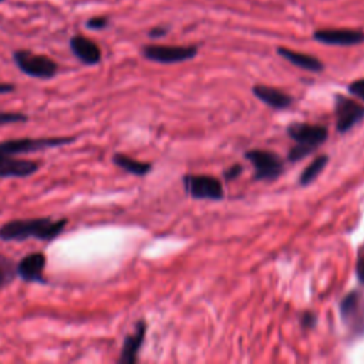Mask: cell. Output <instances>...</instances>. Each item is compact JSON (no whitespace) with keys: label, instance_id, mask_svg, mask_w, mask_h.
I'll list each match as a JSON object with an SVG mask.
<instances>
[{"label":"cell","instance_id":"cell-11","mask_svg":"<svg viewBox=\"0 0 364 364\" xmlns=\"http://www.w3.org/2000/svg\"><path fill=\"white\" fill-rule=\"evenodd\" d=\"M313 38L328 46H357L364 43V31L360 28H318Z\"/></svg>","mask_w":364,"mask_h":364},{"label":"cell","instance_id":"cell-19","mask_svg":"<svg viewBox=\"0 0 364 364\" xmlns=\"http://www.w3.org/2000/svg\"><path fill=\"white\" fill-rule=\"evenodd\" d=\"M17 277V269L13 259L0 253V289L9 286Z\"/></svg>","mask_w":364,"mask_h":364},{"label":"cell","instance_id":"cell-15","mask_svg":"<svg viewBox=\"0 0 364 364\" xmlns=\"http://www.w3.org/2000/svg\"><path fill=\"white\" fill-rule=\"evenodd\" d=\"M255 97H257L260 101H263L266 105L274 108V109H284L291 105L293 97L283 92L279 88L269 87V85H255L252 88Z\"/></svg>","mask_w":364,"mask_h":364},{"label":"cell","instance_id":"cell-25","mask_svg":"<svg viewBox=\"0 0 364 364\" xmlns=\"http://www.w3.org/2000/svg\"><path fill=\"white\" fill-rule=\"evenodd\" d=\"M355 274H357V279L361 284H364V250L361 252V255L358 256L357 259V263H355Z\"/></svg>","mask_w":364,"mask_h":364},{"label":"cell","instance_id":"cell-23","mask_svg":"<svg viewBox=\"0 0 364 364\" xmlns=\"http://www.w3.org/2000/svg\"><path fill=\"white\" fill-rule=\"evenodd\" d=\"M300 323L303 328H313L317 323V316L313 311H304L300 317Z\"/></svg>","mask_w":364,"mask_h":364},{"label":"cell","instance_id":"cell-3","mask_svg":"<svg viewBox=\"0 0 364 364\" xmlns=\"http://www.w3.org/2000/svg\"><path fill=\"white\" fill-rule=\"evenodd\" d=\"M77 141V136H47V138H11L0 142V152L7 155H24L58 148Z\"/></svg>","mask_w":364,"mask_h":364},{"label":"cell","instance_id":"cell-27","mask_svg":"<svg viewBox=\"0 0 364 364\" xmlns=\"http://www.w3.org/2000/svg\"><path fill=\"white\" fill-rule=\"evenodd\" d=\"M16 91V87L9 82H0V94H11Z\"/></svg>","mask_w":364,"mask_h":364},{"label":"cell","instance_id":"cell-17","mask_svg":"<svg viewBox=\"0 0 364 364\" xmlns=\"http://www.w3.org/2000/svg\"><path fill=\"white\" fill-rule=\"evenodd\" d=\"M112 162L122 171H125L131 175H136V176H144V175L149 173L152 169V165L149 162H142V161L134 159L129 155L121 154V152H117L112 155Z\"/></svg>","mask_w":364,"mask_h":364},{"label":"cell","instance_id":"cell-18","mask_svg":"<svg viewBox=\"0 0 364 364\" xmlns=\"http://www.w3.org/2000/svg\"><path fill=\"white\" fill-rule=\"evenodd\" d=\"M328 162V156L327 155H320L317 158H314L306 168L304 171L301 172L300 178H299V183L300 185H309L311 183L320 173L321 171L326 168Z\"/></svg>","mask_w":364,"mask_h":364},{"label":"cell","instance_id":"cell-4","mask_svg":"<svg viewBox=\"0 0 364 364\" xmlns=\"http://www.w3.org/2000/svg\"><path fill=\"white\" fill-rule=\"evenodd\" d=\"M13 60L17 68L31 78L51 80L58 73V64L53 58L30 50H16Z\"/></svg>","mask_w":364,"mask_h":364},{"label":"cell","instance_id":"cell-13","mask_svg":"<svg viewBox=\"0 0 364 364\" xmlns=\"http://www.w3.org/2000/svg\"><path fill=\"white\" fill-rule=\"evenodd\" d=\"M145 334H146V323H145V320H139L135 324L134 333L128 334L124 338L122 348H121L119 358H118L119 364H134L138 361V354L144 344Z\"/></svg>","mask_w":364,"mask_h":364},{"label":"cell","instance_id":"cell-21","mask_svg":"<svg viewBox=\"0 0 364 364\" xmlns=\"http://www.w3.org/2000/svg\"><path fill=\"white\" fill-rule=\"evenodd\" d=\"M108 23H109L108 17H105V16H98V17H92V18L87 20L85 26H87V28H90V30H102V28H105V27L108 26Z\"/></svg>","mask_w":364,"mask_h":364},{"label":"cell","instance_id":"cell-14","mask_svg":"<svg viewBox=\"0 0 364 364\" xmlns=\"http://www.w3.org/2000/svg\"><path fill=\"white\" fill-rule=\"evenodd\" d=\"M70 50L85 65H97L102 57L98 44L81 34H75L70 38Z\"/></svg>","mask_w":364,"mask_h":364},{"label":"cell","instance_id":"cell-9","mask_svg":"<svg viewBox=\"0 0 364 364\" xmlns=\"http://www.w3.org/2000/svg\"><path fill=\"white\" fill-rule=\"evenodd\" d=\"M334 115H336V128L340 134L350 131L354 125L363 121L364 118V105L347 98L341 94L336 95L334 102Z\"/></svg>","mask_w":364,"mask_h":364},{"label":"cell","instance_id":"cell-10","mask_svg":"<svg viewBox=\"0 0 364 364\" xmlns=\"http://www.w3.org/2000/svg\"><path fill=\"white\" fill-rule=\"evenodd\" d=\"M47 264V257L43 252H33L20 259L16 264L17 277L26 283H47L44 277V269Z\"/></svg>","mask_w":364,"mask_h":364},{"label":"cell","instance_id":"cell-7","mask_svg":"<svg viewBox=\"0 0 364 364\" xmlns=\"http://www.w3.org/2000/svg\"><path fill=\"white\" fill-rule=\"evenodd\" d=\"M246 159L253 165L256 181H274L284 169L279 155L264 149H250L245 154Z\"/></svg>","mask_w":364,"mask_h":364},{"label":"cell","instance_id":"cell-8","mask_svg":"<svg viewBox=\"0 0 364 364\" xmlns=\"http://www.w3.org/2000/svg\"><path fill=\"white\" fill-rule=\"evenodd\" d=\"M185 192L195 199L219 200L223 198V186L220 181L210 175H185Z\"/></svg>","mask_w":364,"mask_h":364},{"label":"cell","instance_id":"cell-24","mask_svg":"<svg viewBox=\"0 0 364 364\" xmlns=\"http://www.w3.org/2000/svg\"><path fill=\"white\" fill-rule=\"evenodd\" d=\"M243 172V166L239 165V164H235L232 166H229L228 169L223 171V178L226 181H232V179H236L237 176H240V173Z\"/></svg>","mask_w":364,"mask_h":364},{"label":"cell","instance_id":"cell-5","mask_svg":"<svg viewBox=\"0 0 364 364\" xmlns=\"http://www.w3.org/2000/svg\"><path fill=\"white\" fill-rule=\"evenodd\" d=\"M343 323L354 337L364 336V293L353 290L347 293L338 306Z\"/></svg>","mask_w":364,"mask_h":364},{"label":"cell","instance_id":"cell-2","mask_svg":"<svg viewBox=\"0 0 364 364\" xmlns=\"http://www.w3.org/2000/svg\"><path fill=\"white\" fill-rule=\"evenodd\" d=\"M286 132L289 138L296 142V145L287 154V159L291 162H297L310 155L328 136L327 127L306 122H293L286 128Z\"/></svg>","mask_w":364,"mask_h":364},{"label":"cell","instance_id":"cell-16","mask_svg":"<svg viewBox=\"0 0 364 364\" xmlns=\"http://www.w3.org/2000/svg\"><path fill=\"white\" fill-rule=\"evenodd\" d=\"M276 53L283 57L284 60H287L289 63H291L293 65L311 71V73H320L324 70V64L314 55L306 54V53H300V51H294L290 50L287 47H277Z\"/></svg>","mask_w":364,"mask_h":364},{"label":"cell","instance_id":"cell-1","mask_svg":"<svg viewBox=\"0 0 364 364\" xmlns=\"http://www.w3.org/2000/svg\"><path fill=\"white\" fill-rule=\"evenodd\" d=\"M67 219H51L50 216L11 219L0 226V240L3 242H23L27 239H37L51 242L57 239L65 229Z\"/></svg>","mask_w":364,"mask_h":364},{"label":"cell","instance_id":"cell-6","mask_svg":"<svg viewBox=\"0 0 364 364\" xmlns=\"http://www.w3.org/2000/svg\"><path fill=\"white\" fill-rule=\"evenodd\" d=\"M142 55L154 63L175 64L192 60L198 54L196 46H162L148 44L142 47Z\"/></svg>","mask_w":364,"mask_h":364},{"label":"cell","instance_id":"cell-20","mask_svg":"<svg viewBox=\"0 0 364 364\" xmlns=\"http://www.w3.org/2000/svg\"><path fill=\"white\" fill-rule=\"evenodd\" d=\"M28 117L24 112H14V111H0V127L10 125V124H21L27 122Z\"/></svg>","mask_w":364,"mask_h":364},{"label":"cell","instance_id":"cell-28","mask_svg":"<svg viewBox=\"0 0 364 364\" xmlns=\"http://www.w3.org/2000/svg\"><path fill=\"white\" fill-rule=\"evenodd\" d=\"M1 1H4V0H0V3H1Z\"/></svg>","mask_w":364,"mask_h":364},{"label":"cell","instance_id":"cell-26","mask_svg":"<svg viewBox=\"0 0 364 364\" xmlns=\"http://www.w3.org/2000/svg\"><path fill=\"white\" fill-rule=\"evenodd\" d=\"M166 33H168V28H166V27H154V28L149 30L148 36H149L151 38H159V37H164Z\"/></svg>","mask_w":364,"mask_h":364},{"label":"cell","instance_id":"cell-12","mask_svg":"<svg viewBox=\"0 0 364 364\" xmlns=\"http://www.w3.org/2000/svg\"><path fill=\"white\" fill-rule=\"evenodd\" d=\"M40 162L31 159H20L16 155L0 152V179L7 178H27L36 173Z\"/></svg>","mask_w":364,"mask_h":364},{"label":"cell","instance_id":"cell-22","mask_svg":"<svg viewBox=\"0 0 364 364\" xmlns=\"http://www.w3.org/2000/svg\"><path fill=\"white\" fill-rule=\"evenodd\" d=\"M348 92L353 94L354 97H357L358 100L364 101V78L355 80L353 82L348 84Z\"/></svg>","mask_w":364,"mask_h":364}]
</instances>
